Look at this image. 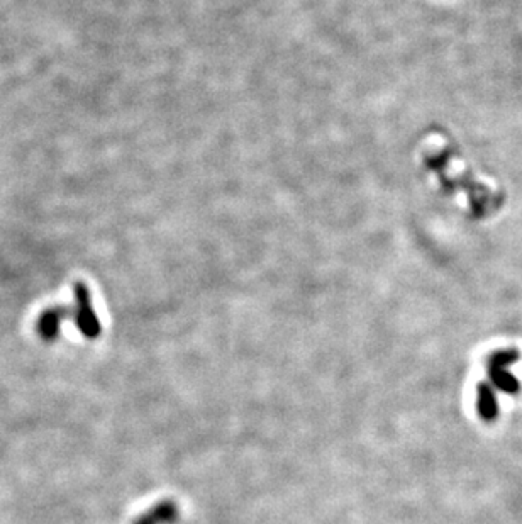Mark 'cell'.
<instances>
[{
    "label": "cell",
    "mask_w": 522,
    "mask_h": 524,
    "mask_svg": "<svg viewBox=\"0 0 522 524\" xmlns=\"http://www.w3.org/2000/svg\"><path fill=\"white\" fill-rule=\"evenodd\" d=\"M519 358V351L516 350H501L489 358L486 372H489L490 385L497 387L506 394H516L519 390V382L508 372V367Z\"/></svg>",
    "instance_id": "1"
},
{
    "label": "cell",
    "mask_w": 522,
    "mask_h": 524,
    "mask_svg": "<svg viewBox=\"0 0 522 524\" xmlns=\"http://www.w3.org/2000/svg\"><path fill=\"white\" fill-rule=\"evenodd\" d=\"M66 316H70V312L66 307H50V309H44L38 318V334L43 341L53 343L56 341L58 334L61 331V323Z\"/></svg>",
    "instance_id": "3"
},
{
    "label": "cell",
    "mask_w": 522,
    "mask_h": 524,
    "mask_svg": "<svg viewBox=\"0 0 522 524\" xmlns=\"http://www.w3.org/2000/svg\"><path fill=\"white\" fill-rule=\"evenodd\" d=\"M75 299H77V307H75L73 318L78 331L88 340H97L102 333V324L94 312V307H92L90 292L82 282L75 285Z\"/></svg>",
    "instance_id": "2"
},
{
    "label": "cell",
    "mask_w": 522,
    "mask_h": 524,
    "mask_svg": "<svg viewBox=\"0 0 522 524\" xmlns=\"http://www.w3.org/2000/svg\"><path fill=\"white\" fill-rule=\"evenodd\" d=\"M175 516V506L171 502H163V504L156 506L154 510L151 509L149 513H146L144 516H141L134 524H156L158 519L161 521H170Z\"/></svg>",
    "instance_id": "5"
},
{
    "label": "cell",
    "mask_w": 522,
    "mask_h": 524,
    "mask_svg": "<svg viewBox=\"0 0 522 524\" xmlns=\"http://www.w3.org/2000/svg\"><path fill=\"white\" fill-rule=\"evenodd\" d=\"M476 409L484 421H494L497 417V397L495 390L490 384H480L476 389Z\"/></svg>",
    "instance_id": "4"
}]
</instances>
